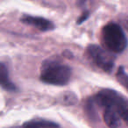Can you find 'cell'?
I'll return each instance as SVG.
<instances>
[{
	"mask_svg": "<svg viewBox=\"0 0 128 128\" xmlns=\"http://www.w3.org/2000/svg\"><path fill=\"white\" fill-rule=\"evenodd\" d=\"M91 102L101 108L106 106L113 108L121 120L128 124V101L118 92L112 90H104L95 95Z\"/></svg>",
	"mask_w": 128,
	"mask_h": 128,
	"instance_id": "1",
	"label": "cell"
},
{
	"mask_svg": "<svg viewBox=\"0 0 128 128\" xmlns=\"http://www.w3.org/2000/svg\"><path fill=\"white\" fill-rule=\"evenodd\" d=\"M102 40L112 53H122L127 46V39L123 29L116 23H109L102 29Z\"/></svg>",
	"mask_w": 128,
	"mask_h": 128,
	"instance_id": "2",
	"label": "cell"
},
{
	"mask_svg": "<svg viewBox=\"0 0 128 128\" xmlns=\"http://www.w3.org/2000/svg\"><path fill=\"white\" fill-rule=\"evenodd\" d=\"M71 77V68L67 65L50 62L45 64L40 73V80L52 85L62 86L67 84Z\"/></svg>",
	"mask_w": 128,
	"mask_h": 128,
	"instance_id": "3",
	"label": "cell"
},
{
	"mask_svg": "<svg viewBox=\"0 0 128 128\" xmlns=\"http://www.w3.org/2000/svg\"><path fill=\"white\" fill-rule=\"evenodd\" d=\"M87 54L93 63L104 72L110 73L113 70L115 59L109 50L104 49L98 45H90Z\"/></svg>",
	"mask_w": 128,
	"mask_h": 128,
	"instance_id": "4",
	"label": "cell"
},
{
	"mask_svg": "<svg viewBox=\"0 0 128 128\" xmlns=\"http://www.w3.org/2000/svg\"><path fill=\"white\" fill-rule=\"evenodd\" d=\"M21 21L24 24L36 27L37 29H39L40 31H42V32L51 31L54 29V25L53 24V22L44 18H41V17L24 15L21 18Z\"/></svg>",
	"mask_w": 128,
	"mask_h": 128,
	"instance_id": "5",
	"label": "cell"
},
{
	"mask_svg": "<svg viewBox=\"0 0 128 128\" xmlns=\"http://www.w3.org/2000/svg\"><path fill=\"white\" fill-rule=\"evenodd\" d=\"M104 110L103 117L105 124L110 128H118L121 126V118L113 108L106 106L102 108Z\"/></svg>",
	"mask_w": 128,
	"mask_h": 128,
	"instance_id": "6",
	"label": "cell"
},
{
	"mask_svg": "<svg viewBox=\"0 0 128 128\" xmlns=\"http://www.w3.org/2000/svg\"><path fill=\"white\" fill-rule=\"evenodd\" d=\"M0 86L6 90H16V86L10 79L7 68L3 63H0Z\"/></svg>",
	"mask_w": 128,
	"mask_h": 128,
	"instance_id": "7",
	"label": "cell"
},
{
	"mask_svg": "<svg viewBox=\"0 0 128 128\" xmlns=\"http://www.w3.org/2000/svg\"><path fill=\"white\" fill-rule=\"evenodd\" d=\"M23 128H60L58 124L49 120H31L25 123Z\"/></svg>",
	"mask_w": 128,
	"mask_h": 128,
	"instance_id": "8",
	"label": "cell"
},
{
	"mask_svg": "<svg viewBox=\"0 0 128 128\" xmlns=\"http://www.w3.org/2000/svg\"><path fill=\"white\" fill-rule=\"evenodd\" d=\"M116 77H117L118 81L128 90V75L126 73L123 67H119L118 68L117 74H116Z\"/></svg>",
	"mask_w": 128,
	"mask_h": 128,
	"instance_id": "9",
	"label": "cell"
},
{
	"mask_svg": "<svg viewBox=\"0 0 128 128\" xmlns=\"http://www.w3.org/2000/svg\"><path fill=\"white\" fill-rule=\"evenodd\" d=\"M89 16H90L89 12H84L82 14V16L80 17V18L77 20V24H81V23H82L84 21H85V20L89 18Z\"/></svg>",
	"mask_w": 128,
	"mask_h": 128,
	"instance_id": "10",
	"label": "cell"
},
{
	"mask_svg": "<svg viewBox=\"0 0 128 128\" xmlns=\"http://www.w3.org/2000/svg\"><path fill=\"white\" fill-rule=\"evenodd\" d=\"M90 1H92V0H79L78 4H79L80 6H85V4H88V2H90Z\"/></svg>",
	"mask_w": 128,
	"mask_h": 128,
	"instance_id": "11",
	"label": "cell"
}]
</instances>
